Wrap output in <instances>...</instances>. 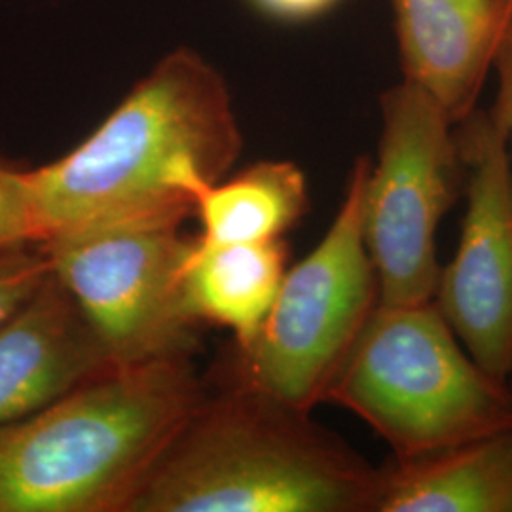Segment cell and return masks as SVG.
I'll use <instances>...</instances> for the list:
<instances>
[{
  "label": "cell",
  "instance_id": "4",
  "mask_svg": "<svg viewBox=\"0 0 512 512\" xmlns=\"http://www.w3.org/2000/svg\"><path fill=\"white\" fill-rule=\"evenodd\" d=\"M325 403L370 425L406 459L512 429V387L463 348L435 302L378 306Z\"/></svg>",
  "mask_w": 512,
  "mask_h": 512
},
{
  "label": "cell",
  "instance_id": "14",
  "mask_svg": "<svg viewBox=\"0 0 512 512\" xmlns=\"http://www.w3.org/2000/svg\"><path fill=\"white\" fill-rule=\"evenodd\" d=\"M50 272V260L40 243L0 249V325L19 310Z\"/></svg>",
  "mask_w": 512,
  "mask_h": 512
},
{
  "label": "cell",
  "instance_id": "16",
  "mask_svg": "<svg viewBox=\"0 0 512 512\" xmlns=\"http://www.w3.org/2000/svg\"><path fill=\"white\" fill-rule=\"evenodd\" d=\"M260 18L283 23L302 25L325 18L344 0H243Z\"/></svg>",
  "mask_w": 512,
  "mask_h": 512
},
{
  "label": "cell",
  "instance_id": "9",
  "mask_svg": "<svg viewBox=\"0 0 512 512\" xmlns=\"http://www.w3.org/2000/svg\"><path fill=\"white\" fill-rule=\"evenodd\" d=\"M112 366L73 294L50 270L0 325V427L37 414Z\"/></svg>",
  "mask_w": 512,
  "mask_h": 512
},
{
  "label": "cell",
  "instance_id": "12",
  "mask_svg": "<svg viewBox=\"0 0 512 512\" xmlns=\"http://www.w3.org/2000/svg\"><path fill=\"white\" fill-rule=\"evenodd\" d=\"M287 270L285 239L211 243L196 236L184 264L186 308L200 325L232 330L236 349H245L272 310Z\"/></svg>",
  "mask_w": 512,
  "mask_h": 512
},
{
  "label": "cell",
  "instance_id": "7",
  "mask_svg": "<svg viewBox=\"0 0 512 512\" xmlns=\"http://www.w3.org/2000/svg\"><path fill=\"white\" fill-rule=\"evenodd\" d=\"M181 224L135 220L40 243L114 366L194 353L200 323L183 289L192 238Z\"/></svg>",
  "mask_w": 512,
  "mask_h": 512
},
{
  "label": "cell",
  "instance_id": "6",
  "mask_svg": "<svg viewBox=\"0 0 512 512\" xmlns=\"http://www.w3.org/2000/svg\"><path fill=\"white\" fill-rule=\"evenodd\" d=\"M382 131L363 190V238L378 277V306L433 302L439 226L463 194L456 122L418 86L380 95Z\"/></svg>",
  "mask_w": 512,
  "mask_h": 512
},
{
  "label": "cell",
  "instance_id": "10",
  "mask_svg": "<svg viewBox=\"0 0 512 512\" xmlns=\"http://www.w3.org/2000/svg\"><path fill=\"white\" fill-rule=\"evenodd\" d=\"M403 80L458 124L478 107L512 0H389Z\"/></svg>",
  "mask_w": 512,
  "mask_h": 512
},
{
  "label": "cell",
  "instance_id": "17",
  "mask_svg": "<svg viewBox=\"0 0 512 512\" xmlns=\"http://www.w3.org/2000/svg\"><path fill=\"white\" fill-rule=\"evenodd\" d=\"M492 71L497 74V95L490 110L497 124L505 131L512 152V19L499 42Z\"/></svg>",
  "mask_w": 512,
  "mask_h": 512
},
{
  "label": "cell",
  "instance_id": "8",
  "mask_svg": "<svg viewBox=\"0 0 512 512\" xmlns=\"http://www.w3.org/2000/svg\"><path fill=\"white\" fill-rule=\"evenodd\" d=\"M467 200L458 249L433 302L478 365L512 376V152L490 109L456 124Z\"/></svg>",
  "mask_w": 512,
  "mask_h": 512
},
{
  "label": "cell",
  "instance_id": "2",
  "mask_svg": "<svg viewBox=\"0 0 512 512\" xmlns=\"http://www.w3.org/2000/svg\"><path fill=\"white\" fill-rule=\"evenodd\" d=\"M207 395L192 355L112 366L0 427V512H128Z\"/></svg>",
  "mask_w": 512,
  "mask_h": 512
},
{
  "label": "cell",
  "instance_id": "1",
  "mask_svg": "<svg viewBox=\"0 0 512 512\" xmlns=\"http://www.w3.org/2000/svg\"><path fill=\"white\" fill-rule=\"evenodd\" d=\"M241 148L224 76L196 50L177 48L82 143L25 171L38 243L135 220H184Z\"/></svg>",
  "mask_w": 512,
  "mask_h": 512
},
{
  "label": "cell",
  "instance_id": "13",
  "mask_svg": "<svg viewBox=\"0 0 512 512\" xmlns=\"http://www.w3.org/2000/svg\"><path fill=\"white\" fill-rule=\"evenodd\" d=\"M310 211L304 171L289 160H260L196 196L198 238L211 243L283 239Z\"/></svg>",
  "mask_w": 512,
  "mask_h": 512
},
{
  "label": "cell",
  "instance_id": "15",
  "mask_svg": "<svg viewBox=\"0 0 512 512\" xmlns=\"http://www.w3.org/2000/svg\"><path fill=\"white\" fill-rule=\"evenodd\" d=\"M25 171L27 167L0 156V249L38 243Z\"/></svg>",
  "mask_w": 512,
  "mask_h": 512
},
{
  "label": "cell",
  "instance_id": "11",
  "mask_svg": "<svg viewBox=\"0 0 512 512\" xmlns=\"http://www.w3.org/2000/svg\"><path fill=\"white\" fill-rule=\"evenodd\" d=\"M374 512H512V429L389 459Z\"/></svg>",
  "mask_w": 512,
  "mask_h": 512
},
{
  "label": "cell",
  "instance_id": "3",
  "mask_svg": "<svg viewBox=\"0 0 512 512\" xmlns=\"http://www.w3.org/2000/svg\"><path fill=\"white\" fill-rule=\"evenodd\" d=\"M380 467L247 385L205 395L128 512H374Z\"/></svg>",
  "mask_w": 512,
  "mask_h": 512
},
{
  "label": "cell",
  "instance_id": "5",
  "mask_svg": "<svg viewBox=\"0 0 512 512\" xmlns=\"http://www.w3.org/2000/svg\"><path fill=\"white\" fill-rule=\"evenodd\" d=\"M368 165V156L355 160L329 230L289 266L255 340L236 349L232 382L306 412L327 401L334 376L380 302L363 238Z\"/></svg>",
  "mask_w": 512,
  "mask_h": 512
}]
</instances>
